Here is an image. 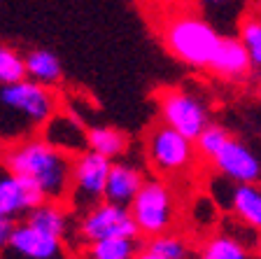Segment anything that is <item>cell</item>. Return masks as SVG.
I'll use <instances>...</instances> for the list:
<instances>
[{"mask_svg":"<svg viewBox=\"0 0 261 259\" xmlns=\"http://www.w3.org/2000/svg\"><path fill=\"white\" fill-rule=\"evenodd\" d=\"M0 161L7 171L38 189L42 199L65 203L72 157L44 143L40 135L0 147Z\"/></svg>","mask_w":261,"mask_h":259,"instance_id":"6da1fadb","label":"cell"},{"mask_svg":"<svg viewBox=\"0 0 261 259\" xmlns=\"http://www.w3.org/2000/svg\"><path fill=\"white\" fill-rule=\"evenodd\" d=\"M61 105L56 89L28 77L0 84V147L38 135Z\"/></svg>","mask_w":261,"mask_h":259,"instance_id":"7a4b0ae2","label":"cell"},{"mask_svg":"<svg viewBox=\"0 0 261 259\" xmlns=\"http://www.w3.org/2000/svg\"><path fill=\"white\" fill-rule=\"evenodd\" d=\"M156 31L166 49L179 63L198 70H205L222 35V31L207 21L205 14L196 7V3H185L179 7L168 5L159 16Z\"/></svg>","mask_w":261,"mask_h":259,"instance_id":"3957f363","label":"cell"},{"mask_svg":"<svg viewBox=\"0 0 261 259\" xmlns=\"http://www.w3.org/2000/svg\"><path fill=\"white\" fill-rule=\"evenodd\" d=\"M128 213L138 229V236H156L170 231L177 217V201L170 184L163 178H145L142 187L128 203Z\"/></svg>","mask_w":261,"mask_h":259,"instance_id":"277c9868","label":"cell"},{"mask_svg":"<svg viewBox=\"0 0 261 259\" xmlns=\"http://www.w3.org/2000/svg\"><path fill=\"white\" fill-rule=\"evenodd\" d=\"M147 161L159 178L185 175L196 163L194 143L166 124H154L145 143Z\"/></svg>","mask_w":261,"mask_h":259,"instance_id":"5b68a950","label":"cell"},{"mask_svg":"<svg viewBox=\"0 0 261 259\" xmlns=\"http://www.w3.org/2000/svg\"><path fill=\"white\" fill-rule=\"evenodd\" d=\"M108 168L110 159L91 150H84L82 154L72 157L70 182H68V194H65V205L70 208V213L80 215L103 201Z\"/></svg>","mask_w":261,"mask_h":259,"instance_id":"8992f818","label":"cell"},{"mask_svg":"<svg viewBox=\"0 0 261 259\" xmlns=\"http://www.w3.org/2000/svg\"><path fill=\"white\" fill-rule=\"evenodd\" d=\"M156 103H159V114H161V124L182 133L191 143L212 122L207 103L191 89L168 86V89H163L159 93Z\"/></svg>","mask_w":261,"mask_h":259,"instance_id":"52a82bcc","label":"cell"},{"mask_svg":"<svg viewBox=\"0 0 261 259\" xmlns=\"http://www.w3.org/2000/svg\"><path fill=\"white\" fill-rule=\"evenodd\" d=\"M77 238L82 243H96L105 238H138V229L128 213V205L100 201L93 208L80 213L77 220Z\"/></svg>","mask_w":261,"mask_h":259,"instance_id":"ba28073f","label":"cell"},{"mask_svg":"<svg viewBox=\"0 0 261 259\" xmlns=\"http://www.w3.org/2000/svg\"><path fill=\"white\" fill-rule=\"evenodd\" d=\"M0 259H65V241L21 220L14 222Z\"/></svg>","mask_w":261,"mask_h":259,"instance_id":"9c48e42d","label":"cell"},{"mask_svg":"<svg viewBox=\"0 0 261 259\" xmlns=\"http://www.w3.org/2000/svg\"><path fill=\"white\" fill-rule=\"evenodd\" d=\"M38 135L68 157H77L87 150V124H84V119L75 110L63 108V105L44 122Z\"/></svg>","mask_w":261,"mask_h":259,"instance_id":"30bf717a","label":"cell"},{"mask_svg":"<svg viewBox=\"0 0 261 259\" xmlns=\"http://www.w3.org/2000/svg\"><path fill=\"white\" fill-rule=\"evenodd\" d=\"M210 163L222 178L231 180L233 184L259 182L261 178V163L256 152L245 140H238L233 135L224 143V147L212 157Z\"/></svg>","mask_w":261,"mask_h":259,"instance_id":"8fae6325","label":"cell"},{"mask_svg":"<svg viewBox=\"0 0 261 259\" xmlns=\"http://www.w3.org/2000/svg\"><path fill=\"white\" fill-rule=\"evenodd\" d=\"M205 70L228 82H243L256 73L250 61V54L245 52L240 40L236 35H226V33L219 35V42L207 61Z\"/></svg>","mask_w":261,"mask_h":259,"instance_id":"7c38bea8","label":"cell"},{"mask_svg":"<svg viewBox=\"0 0 261 259\" xmlns=\"http://www.w3.org/2000/svg\"><path fill=\"white\" fill-rule=\"evenodd\" d=\"M44 201L35 187L23 182L19 175L7 171L0 161V217L21 220L31 208Z\"/></svg>","mask_w":261,"mask_h":259,"instance_id":"4fadbf2b","label":"cell"},{"mask_svg":"<svg viewBox=\"0 0 261 259\" xmlns=\"http://www.w3.org/2000/svg\"><path fill=\"white\" fill-rule=\"evenodd\" d=\"M142 182H145V171L138 163L114 159V161H110L108 168L103 201L128 205L133 201V196H136V192L142 187Z\"/></svg>","mask_w":261,"mask_h":259,"instance_id":"5bb4252c","label":"cell"},{"mask_svg":"<svg viewBox=\"0 0 261 259\" xmlns=\"http://www.w3.org/2000/svg\"><path fill=\"white\" fill-rule=\"evenodd\" d=\"M21 220H26L28 224L42 229V231L51 233V236L61 238V241H65L72 229V213L63 201H47V199L40 201Z\"/></svg>","mask_w":261,"mask_h":259,"instance_id":"9a60e30c","label":"cell"},{"mask_svg":"<svg viewBox=\"0 0 261 259\" xmlns=\"http://www.w3.org/2000/svg\"><path fill=\"white\" fill-rule=\"evenodd\" d=\"M228 213L243 224V227L256 229L261 227V189L259 182L233 184L231 199H228Z\"/></svg>","mask_w":261,"mask_h":259,"instance_id":"2e32d148","label":"cell"},{"mask_svg":"<svg viewBox=\"0 0 261 259\" xmlns=\"http://www.w3.org/2000/svg\"><path fill=\"white\" fill-rule=\"evenodd\" d=\"M23 68H26V77L38 84H44V86H56L63 82V65H61V59L49 52V49H31L23 54Z\"/></svg>","mask_w":261,"mask_h":259,"instance_id":"e0dca14e","label":"cell"},{"mask_svg":"<svg viewBox=\"0 0 261 259\" xmlns=\"http://www.w3.org/2000/svg\"><path fill=\"white\" fill-rule=\"evenodd\" d=\"M87 150L114 161L126 154L128 138L124 131L114 129V126H87Z\"/></svg>","mask_w":261,"mask_h":259,"instance_id":"ac0fdd59","label":"cell"},{"mask_svg":"<svg viewBox=\"0 0 261 259\" xmlns=\"http://www.w3.org/2000/svg\"><path fill=\"white\" fill-rule=\"evenodd\" d=\"M198 259H252L250 248L233 233H215L201 245Z\"/></svg>","mask_w":261,"mask_h":259,"instance_id":"d6986e66","label":"cell"},{"mask_svg":"<svg viewBox=\"0 0 261 259\" xmlns=\"http://www.w3.org/2000/svg\"><path fill=\"white\" fill-rule=\"evenodd\" d=\"M138 252V238H105L87 243V259H133Z\"/></svg>","mask_w":261,"mask_h":259,"instance_id":"ffe728a7","label":"cell"},{"mask_svg":"<svg viewBox=\"0 0 261 259\" xmlns=\"http://www.w3.org/2000/svg\"><path fill=\"white\" fill-rule=\"evenodd\" d=\"M145 248L163 259H189V254H191V248H189V243H187V238L175 233L173 229H170V231H163V233H156V236H149Z\"/></svg>","mask_w":261,"mask_h":259,"instance_id":"44dd1931","label":"cell"},{"mask_svg":"<svg viewBox=\"0 0 261 259\" xmlns=\"http://www.w3.org/2000/svg\"><path fill=\"white\" fill-rule=\"evenodd\" d=\"M231 138L226 126L222 124H210L201 131V133L194 138V152H196V159H203V161H212V157L217 154L219 150L224 147V143Z\"/></svg>","mask_w":261,"mask_h":259,"instance_id":"7402d4cb","label":"cell"},{"mask_svg":"<svg viewBox=\"0 0 261 259\" xmlns=\"http://www.w3.org/2000/svg\"><path fill=\"white\" fill-rule=\"evenodd\" d=\"M236 38L240 40L245 52L250 54V61H252V65H254V70H259V65H261V21H259V16L243 14Z\"/></svg>","mask_w":261,"mask_h":259,"instance_id":"603a6c76","label":"cell"},{"mask_svg":"<svg viewBox=\"0 0 261 259\" xmlns=\"http://www.w3.org/2000/svg\"><path fill=\"white\" fill-rule=\"evenodd\" d=\"M26 68H23V54L16 52L14 47L0 42V84L23 80Z\"/></svg>","mask_w":261,"mask_h":259,"instance_id":"cb8c5ba5","label":"cell"},{"mask_svg":"<svg viewBox=\"0 0 261 259\" xmlns=\"http://www.w3.org/2000/svg\"><path fill=\"white\" fill-rule=\"evenodd\" d=\"M191 220L201 229H212L217 220V203L210 196H196L194 205H191Z\"/></svg>","mask_w":261,"mask_h":259,"instance_id":"d4e9b609","label":"cell"},{"mask_svg":"<svg viewBox=\"0 0 261 259\" xmlns=\"http://www.w3.org/2000/svg\"><path fill=\"white\" fill-rule=\"evenodd\" d=\"M196 7L205 14L207 21L215 23V19L228 16L236 7H243V0H196Z\"/></svg>","mask_w":261,"mask_h":259,"instance_id":"484cf974","label":"cell"},{"mask_svg":"<svg viewBox=\"0 0 261 259\" xmlns=\"http://www.w3.org/2000/svg\"><path fill=\"white\" fill-rule=\"evenodd\" d=\"M14 222L16 220H10V217H0V250L7 245V241H10V233L12 229H14Z\"/></svg>","mask_w":261,"mask_h":259,"instance_id":"4316f807","label":"cell"},{"mask_svg":"<svg viewBox=\"0 0 261 259\" xmlns=\"http://www.w3.org/2000/svg\"><path fill=\"white\" fill-rule=\"evenodd\" d=\"M133 259H163V257H159V254H154V252H149L147 248H142V250H138L136 252V257Z\"/></svg>","mask_w":261,"mask_h":259,"instance_id":"83f0119b","label":"cell"}]
</instances>
